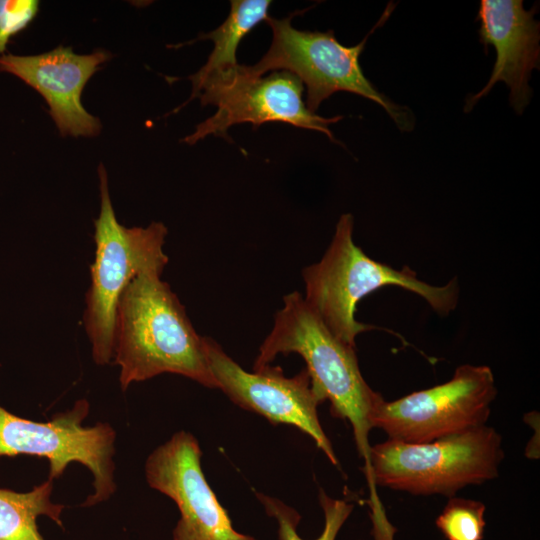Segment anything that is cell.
<instances>
[{
    "label": "cell",
    "instance_id": "cell-14",
    "mask_svg": "<svg viewBox=\"0 0 540 540\" xmlns=\"http://www.w3.org/2000/svg\"><path fill=\"white\" fill-rule=\"evenodd\" d=\"M231 10L226 20L215 30L202 34L189 42L208 39L214 43V48L206 64L194 75L188 77L192 82V94L181 107L196 98L200 87L207 81L230 75L237 71L236 53L241 40L260 22L265 21L269 0H232Z\"/></svg>",
    "mask_w": 540,
    "mask_h": 540
},
{
    "label": "cell",
    "instance_id": "cell-7",
    "mask_svg": "<svg viewBox=\"0 0 540 540\" xmlns=\"http://www.w3.org/2000/svg\"><path fill=\"white\" fill-rule=\"evenodd\" d=\"M89 411L88 400L79 399L49 421L36 422L18 417L0 405V456L44 457L49 462L50 480L61 477L71 463H80L93 476V492L82 506L107 501L117 489L113 460L116 431L105 422L84 426Z\"/></svg>",
    "mask_w": 540,
    "mask_h": 540
},
{
    "label": "cell",
    "instance_id": "cell-17",
    "mask_svg": "<svg viewBox=\"0 0 540 540\" xmlns=\"http://www.w3.org/2000/svg\"><path fill=\"white\" fill-rule=\"evenodd\" d=\"M485 505L480 501L451 497L436 525L447 540H482Z\"/></svg>",
    "mask_w": 540,
    "mask_h": 540
},
{
    "label": "cell",
    "instance_id": "cell-18",
    "mask_svg": "<svg viewBox=\"0 0 540 540\" xmlns=\"http://www.w3.org/2000/svg\"><path fill=\"white\" fill-rule=\"evenodd\" d=\"M38 10L35 0H0V56L6 53L11 37L24 30Z\"/></svg>",
    "mask_w": 540,
    "mask_h": 540
},
{
    "label": "cell",
    "instance_id": "cell-5",
    "mask_svg": "<svg viewBox=\"0 0 540 540\" xmlns=\"http://www.w3.org/2000/svg\"><path fill=\"white\" fill-rule=\"evenodd\" d=\"M390 4L376 26L355 46H344L332 30L301 31L288 18L269 16L265 22L272 29V42L265 55L254 65H239L249 77H261L271 70L287 71L297 76L307 87L306 106L315 113L320 104L332 94L350 92L382 106L402 131L413 128L409 109L400 107L381 94L365 77L359 57L370 34L383 24L392 12Z\"/></svg>",
    "mask_w": 540,
    "mask_h": 540
},
{
    "label": "cell",
    "instance_id": "cell-12",
    "mask_svg": "<svg viewBox=\"0 0 540 540\" xmlns=\"http://www.w3.org/2000/svg\"><path fill=\"white\" fill-rule=\"evenodd\" d=\"M111 56L104 50L80 55L60 45L38 55L5 53L0 56V72L18 77L45 98L61 135L92 137L99 134L101 122L83 107L81 94Z\"/></svg>",
    "mask_w": 540,
    "mask_h": 540
},
{
    "label": "cell",
    "instance_id": "cell-8",
    "mask_svg": "<svg viewBox=\"0 0 540 540\" xmlns=\"http://www.w3.org/2000/svg\"><path fill=\"white\" fill-rule=\"evenodd\" d=\"M497 389L490 367L461 365L440 385L377 402L373 428L388 439L422 444L486 425Z\"/></svg>",
    "mask_w": 540,
    "mask_h": 540
},
{
    "label": "cell",
    "instance_id": "cell-2",
    "mask_svg": "<svg viewBox=\"0 0 540 540\" xmlns=\"http://www.w3.org/2000/svg\"><path fill=\"white\" fill-rule=\"evenodd\" d=\"M290 353L304 359L314 388L330 401L332 415L350 422L359 456L364 460L368 504L372 510L382 509L372 480L368 439L372 414L382 396L363 378L355 347L334 336L298 291L283 297V307L259 348L253 370L269 365L278 354Z\"/></svg>",
    "mask_w": 540,
    "mask_h": 540
},
{
    "label": "cell",
    "instance_id": "cell-9",
    "mask_svg": "<svg viewBox=\"0 0 540 540\" xmlns=\"http://www.w3.org/2000/svg\"><path fill=\"white\" fill-rule=\"evenodd\" d=\"M303 90L301 80L290 72L274 71L265 77H249L238 66L235 73L211 79L201 86L197 95L201 104H213L217 111L182 141L195 144L208 135L229 139L228 129L245 122L253 128L267 122L287 123L322 132L335 141L329 125L343 116L324 118L312 113L303 101Z\"/></svg>",
    "mask_w": 540,
    "mask_h": 540
},
{
    "label": "cell",
    "instance_id": "cell-15",
    "mask_svg": "<svg viewBox=\"0 0 540 540\" xmlns=\"http://www.w3.org/2000/svg\"><path fill=\"white\" fill-rule=\"evenodd\" d=\"M52 490L50 479L29 492L0 488V540H45L37 525L40 516L63 528L65 506L52 502Z\"/></svg>",
    "mask_w": 540,
    "mask_h": 540
},
{
    "label": "cell",
    "instance_id": "cell-3",
    "mask_svg": "<svg viewBox=\"0 0 540 540\" xmlns=\"http://www.w3.org/2000/svg\"><path fill=\"white\" fill-rule=\"evenodd\" d=\"M353 216H340L332 241L321 260L302 270L305 302L342 342L355 347L358 334L375 329L355 319L357 303L384 286H398L427 301L433 310L447 315L458 302L456 279L432 286L405 266L396 270L368 257L353 241Z\"/></svg>",
    "mask_w": 540,
    "mask_h": 540
},
{
    "label": "cell",
    "instance_id": "cell-6",
    "mask_svg": "<svg viewBox=\"0 0 540 540\" xmlns=\"http://www.w3.org/2000/svg\"><path fill=\"white\" fill-rule=\"evenodd\" d=\"M503 458L502 438L487 425L422 444L388 439L370 449L375 487L417 496L451 498L495 479Z\"/></svg>",
    "mask_w": 540,
    "mask_h": 540
},
{
    "label": "cell",
    "instance_id": "cell-4",
    "mask_svg": "<svg viewBox=\"0 0 540 540\" xmlns=\"http://www.w3.org/2000/svg\"><path fill=\"white\" fill-rule=\"evenodd\" d=\"M100 212L94 220V261L85 295L83 326L91 345L92 359L104 366L113 360L114 325L119 299L128 284L145 271L163 273L169 258L164 252L167 227L152 222L128 228L116 218L108 175L98 166Z\"/></svg>",
    "mask_w": 540,
    "mask_h": 540
},
{
    "label": "cell",
    "instance_id": "cell-16",
    "mask_svg": "<svg viewBox=\"0 0 540 540\" xmlns=\"http://www.w3.org/2000/svg\"><path fill=\"white\" fill-rule=\"evenodd\" d=\"M266 512L278 523L279 540H304L297 533L299 514L280 500L257 494ZM319 502L323 509L325 525L322 534L316 540H335L339 530L353 510V504L329 497L322 489Z\"/></svg>",
    "mask_w": 540,
    "mask_h": 540
},
{
    "label": "cell",
    "instance_id": "cell-1",
    "mask_svg": "<svg viewBox=\"0 0 540 540\" xmlns=\"http://www.w3.org/2000/svg\"><path fill=\"white\" fill-rule=\"evenodd\" d=\"M145 271L122 293L115 316L113 360L120 369L122 391L163 373L187 377L218 389L210 370L204 336L194 329L177 295Z\"/></svg>",
    "mask_w": 540,
    "mask_h": 540
},
{
    "label": "cell",
    "instance_id": "cell-13",
    "mask_svg": "<svg viewBox=\"0 0 540 540\" xmlns=\"http://www.w3.org/2000/svg\"><path fill=\"white\" fill-rule=\"evenodd\" d=\"M535 10L526 11L521 0H482L477 19L480 21L479 40L492 45L496 61L485 87L467 100L465 111L471 109L496 82L510 88V104L521 114L531 97L529 79L539 68V22Z\"/></svg>",
    "mask_w": 540,
    "mask_h": 540
},
{
    "label": "cell",
    "instance_id": "cell-11",
    "mask_svg": "<svg viewBox=\"0 0 540 540\" xmlns=\"http://www.w3.org/2000/svg\"><path fill=\"white\" fill-rule=\"evenodd\" d=\"M201 455L197 439L181 430L155 448L145 463L148 485L178 507L173 540H256L233 528L203 474Z\"/></svg>",
    "mask_w": 540,
    "mask_h": 540
},
{
    "label": "cell",
    "instance_id": "cell-10",
    "mask_svg": "<svg viewBox=\"0 0 540 540\" xmlns=\"http://www.w3.org/2000/svg\"><path fill=\"white\" fill-rule=\"evenodd\" d=\"M210 370L229 399L274 424L297 427L309 435L333 465L338 464L324 433L317 408L324 398L316 391L306 368L286 377L280 367L266 365L253 372L244 370L212 338L204 337Z\"/></svg>",
    "mask_w": 540,
    "mask_h": 540
}]
</instances>
